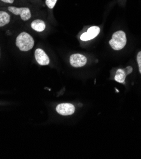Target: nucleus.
<instances>
[{"label":"nucleus","mask_w":141,"mask_h":159,"mask_svg":"<svg viewBox=\"0 0 141 159\" xmlns=\"http://www.w3.org/2000/svg\"><path fill=\"white\" fill-rule=\"evenodd\" d=\"M137 61L139 66V72L141 74V52H139L137 55Z\"/></svg>","instance_id":"nucleus-12"},{"label":"nucleus","mask_w":141,"mask_h":159,"mask_svg":"<svg viewBox=\"0 0 141 159\" xmlns=\"http://www.w3.org/2000/svg\"><path fill=\"white\" fill-rule=\"evenodd\" d=\"M87 62V58L83 55L76 53L71 55L70 63L73 67H82L86 65Z\"/></svg>","instance_id":"nucleus-4"},{"label":"nucleus","mask_w":141,"mask_h":159,"mask_svg":"<svg viewBox=\"0 0 141 159\" xmlns=\"http://www.w3.org/2000/svg\"><path fill=\"white\" fill-rule=\"evenodd\" d=\"M35 44L33 37L26 32H22L16 39V46L22 52H27L33 48Z\"/></svg>","instance_id":"nucleus-1"},{"label":"nucleus","mask_w":141,"mask_h":159,"mask_svg":"<svg viewBox=\"0 0 141 159\" xmlns=\"http://www.w3.org/2000/svg\"><path fill=\"white\" fill-rule=\"evenodd\" d=\"M132 70H133V69L130 66L127 67L126 69H118L116 72L115 80L118 83H124L127 75L130 74V73H132Z\"/></svg>","instance_id":"nucleus-8"},{"label":"nucleus","mask_w":141,"mask_h":159,"mask_svg":"<svg viewBox=\"0 0 141 159\" xmlns=\"http://www.w3.org/2000/svg\"><path fill=\"white\" fill-rule=\"evenodd\" d=\"M8 10L14 15H20L21 19L24 21H27L31 17V10L28 8H17L15 7H9Z\"/></svg>","instance_id":"nucleus-3"},{"label":"nucleus","mask_w":141,"mask_h":159,"mask_svg":"<svg viewBox=\"0 0 141 159\" xmlns=\"http://www.w3.org/2000/svg\"><path fill=\"white\" fill-rule=\"evenodd\" d=\"M32 29L37 32H42L46 28V24L44 21L41 20H35L31 24Z\"/></svg>","instance_id":"nucleus-9"},{"label":"nucleus","mask_w":141,"mask_h":159,"mask_svg":"<svg viewBox=\"0 0 141 159\" xmlns=\"http://www.w3.org/2000/svg\"><path fill=\"white\" fill-rule=\"evenodd\" d=\"M57 2V0H46L45 3L46 6L48 7L50 9H52L55 6Z\"/></svg>","instance_id":"nucleus-11"},{"label":"nucleus","mask_w":141,"mask_h":159,"mask_svg":"<svg viewBox=\"0 0 141 159\" xmlns=\"http://www.w3.org/2000/svg\"><path fill=\"white\" fill-rule=\"evenodd\" d=\"M127 44V36L123 31H116L113 34L112 39L109 41V44L115 50L118 51L125 46Z\"/></svg>","instance_id":"nucleus-2"},{"label":"nucleus","mask_w":141,"mask_h":159,"mask_svg":"<svg viewBox=\"0 0 141 159\" xmlns=\"http://www.w3.org/2000/svg\"><path fill=\"white\" fill-rule=\"evenodd\" d=\"M56 111L62 116H71L74 114L75 107L71 103H60L56 107Z\"/></svg>","instance_id":"nucleus-5"},{"label":"nucleus","mask_w":141,"mask_h":159,"mask_svg":"<svg viewBox=\"0 0 141 159\" xmlns=\"http://www.w3.org/2000/svg\"><path fill=\"white\" fill-rule=\"evenodd\" d=\"M10 21V16L6 11H0V27L5 26Z\"/></svg>","instance_id":"nucleus-10"},{"label":"nucleus","mask_w":141,"mask_h":159,"mask_svg":"<svg viewBox=\"0 0 141 159\" xmlns=\"http://www.w3.org/2000/svg\"><path fill=\"white\" fill-rule=\"evenodd\" d=\"M100 31L101 29L99 27L92 26L88 29L87 33H84L81 35L80 39L83 41H87L93 39L99 35V34L100 33Z\"/></svg>","instance_id":"nucleus-6"},{"label":"nucleus","mask_w":141,"mask_h":159,"mask_svg":"<svg viewBox=\"0 0 141 159\" xmlns=\"http://www.w3.org/2000/svg\"><path fill=\"white\" fill-rule=\"evenodd\" d=\"M1 1L7 3H13L14 2V0H1Z\"/></svg>","instance_id":"nucleus-13"},{"label":"nucleus","mask_w":141,"mask_h":159,"mask_svg":"<svg viewBox=\"0 0 141 159\" xmlns=\"http://www.w3.org/2000/svg\"><path fill=\"white\" fill-rule=\"evenodd\" d=\"M35 57L36 61L40 66H47L49 64L50 59L43 50L40 48L36 49L35 52Z\"/></svg>","instance_id":"nucleus-7"}]
</instances>
